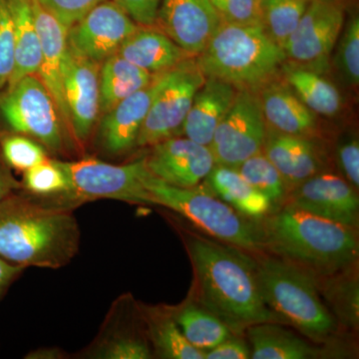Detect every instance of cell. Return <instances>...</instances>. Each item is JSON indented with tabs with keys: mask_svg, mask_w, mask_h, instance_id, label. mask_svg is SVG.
I'll return each instance as SVG.
<instances>
[{
	"mask_svg": "<svg viewBox=\"0 0 359 359\" xmlns=\"http://www.w3.org/2000/svg\"><path fill=\"white\" fill-rule=\"evenodd\" d=\"M198 302L236 335L257 323H280L264 301L257 264L233 245L187 233Z\"/></svg>",
	"mask_w": 359,
	"mask_h": 359,
	"instance_id": "6da1fadb",
	"label": "cell"
},
{
	"mask_svg": "<svg viewBox=\"0 0 359 359\" xmlns=\"http://www.w3.org/2000/svg\"><path fill=\"white\" fill-rule=\"evenodd\" d=\"M80 231L67 205L9 196L0 203V257L28 268L60 269L79 250Z\"/></svg>",
	"mask_w": 359,
	"mask_h": 359,
	"instance_id": "7a4b0ae2",
	"label": "cell"
},
{
	"mask_svg": "<svg viewBox=\"0 0 359 359\" xmlns=\"http://www.w3.org/2000/svg\"><path fill=\"white\" fill-rule=\"evenodd\" d=\"M259 231L263 245L311 273L332 276L358 259L354 229L290 204L266 219Z\"/></svg>",
	"mask_w": 359,
	"mask_h": 359,
	"instance_id": "3957f363",
	"label": "cell"
},
{
	"mask_svg": "<svg viewBox=\"0 0 359 359\" xmlns=\"http://www.w3.org/2000/svg\"><path fill=\"white\" fill-rule=\"evenodd\" d=\"M195 60L205 77L259 93L278 78L287 56L263 25L222 22Z\"/></svg>",
	"mask_w": 359,
	"mask_h": 359,
	"instance_id": "277c9868",
	"label": "cell"
},
{
	"mask_svg": "<svg viewBox=\"0 0 359 359\" xmlns=\"http://www.w3.org/2000/svg\"><path fill=\"white\" fill-rule=\"evenodd\" d=\"M257 264L264 301L280 323L294 325L313 340L334 334L337 323L321 302L313 273L280 257Z\"/></svg>",
	"mask_w": 359,
	"mask_h": 359,
	"instance_id": "5b68a950",
	"label": "cell"
},
{
	"mask_svg": "<svg viewBox=\"0 0 359 359\" xmlns=\"http://www.w3.org/2000/svg\"><path fill=\"white\" fill-rule=\"evenodd\" d=\"M143 184L153 205L173 210L219 242L249 252H259L264 247L259 229L208 189L172 186L149 170Z\"/></svg>",
	"mask_w": 359,
	"mask_h": 359,
	"instance_id": "8992f818",
	"label": "cell"
},
{
	"mask_svg": "<svg viewBox=\"0 0 359 359\" xmlns=\"http://www.w3.org/2000/svg\"><path fill=\"white\" fill-rule=\"evenodd\" d=\"M0 116L15 133L60 152L66 130L56 104L36 74L28 75L0 95Z\"/></svg>",
	"mask_w": 359,
	"mask_h": 359,
	"instance_id": "52a82bcc",
	"label": "cell"
},
{
	"mask_svg": "<svg viewBox=\"0 0 359 359\" xmlns=\"http://www.w3.org/2000/svg\"><path fill=\"white\" fill-rule=\"evenodd\" d=\"M195 57L160 73L158 88L137 139L136 146H153L181 133L194 96L205 82Z\"/></svg>",
	"mask_w": 359,
	"mask_h": 359,
	"instance_id": "ba28073f",
	"label": "cell"
},
{
	"mask_svg": "<svg viewBox=\"0 0 359 359\" xmlns=\"http://www.w3.org/2000/svg\"><path fill=\"white\" fill-rule=\"evenodd\" d=\"M70 184L74 199H111L131 204L153 205L143 178L147 173L145 159L127 165H112L87 158L76 162L56 161Z\"/></svg>",
	"mask_w": 359,
	"mask_h": 359,
	"instance_id": "9c48e42d",
	"label": "cell"
},
{
	"mask_svg": "<svg viewBox=\"0 0 359 359\" xmlns=\"http://www.w3.org/2000/svg\"><path fill=\"white\" fill-rule=\"evenodd\" d=\"M346 1L311 0L295 32L283 46L287 62L323 73L346 22Z\"/></svg>",
	"mask_w": 359,
	"mask_h": 359,
	"instance_id": "30bf717a",
	"label": "cell"
},
{
	"mask_svg": "<svg viewBox=\"0 0 359 359\" xmlns=\"http://www.w3.org/2000/svg\"><path fill=\"white\" fill-rule=\"evenodd\" d=\"M266 131L259 93L238 91L209 146L215 163L233 168L240 166L244 161L263 151Z\"/></svg>",
	"mask_w": 359,
	"mask_h": 359,
	"instance_id": "8fae6325",
	"label": "cell"
},
{
	"mask_svg": "<svg viewBox=\"0 0 359 359\" xmlns=\"http://www.w3.org/2000/svg\"><path fill=\"white\" fill-rule=\"evenodd\" d=\"M140 25L114 1L104 0L67 30L71 51L101 65Z\"/></svg>",
	"mask_w": 359,
	"mask_h": 359,
	"instance_id": "7c38bea8",
	"label": "cell"
},
{
	"mask_svg": "<svg viewBox=\"0 0 359 359\" xmlns=\"http://www.w3.org/2000/svg\"><path fill=\"white\" fill-rule=\"evenodd\" d=\"M62 74L71 134L82 144L88 139L100 113V65L67 46Z\"/></svg>",
	"mask_w": 359,
	"mask_h": 359,
	"instance_id": "4fadbf2b",
	"label": "cell"
},
{
	"mask_svg": "<svg viewBox=\"0 0 359 359\" xmlns=\"http://www.w3.org/2000/svg\"><path fill=\"white\" fill-rule=\"evenodd\" d=\"M221 23L210 0H161L155 25L189 55L196 57Z\"/></svg>",
	"mask_w": 359,
	"mask_h": 359,
	"instance_id": "5bb4252c",
	"label": "cell"
},
{
	"mask_svg": "<svg viewBox=\"0 0 359 359\" xmlns=\"http://www.w3.org/2000/svg\"><path fill=\"white\" fill-rule=\"evenodd\" d=\"M145 164L153 176L165 183L194 188L207 178L216 163L208 146L177 136L153 145Z\"/></svg>",
	"mask_w": 359,
	"mask_h": 359,
	"instance_id": "9a60e30c",
	"label": "cell"
},
{
	"mask_svg": "<svg viewBox=\"0 0 359 359\" xmlns=\"http://www.w3.org/2000/svg\"><path fill=\"white\" fill-rule=\"evenodd\" d=\"M290 205L355 230L359 222V199L355 189L332 173H320L292 189Z\"/></svg>",
	"mask_w": 359,
	"mask_h": 359,
	"instance_id": "2e32d148",
	"label": "cell"
},
{
	"mask_svg": "<svg viewBox=\"0 0 359 359\" xmlns=\"http://www.w3.org/2000/svg\"><path fill=\"white\" fill-rule=\"evenodd\" d=\"M32 1L33 18L41 43L42 60L37 76L48 90L68 134H71L69 116L63 90V65L67 51V30L39 0Z\"/></svg>",
	"mask_w": 359,
	"mask_h": 359,
	"instance_id": "e0dca14e",
	"label": "cell"
},
{
	"mask_svg": "<svg viewBox=\"0 0 359 359\" xmlns=\"http://www.w3.org/2000/svg\"><path fill=\"white\" fill-rule=\"evenodd\" d=\"M159 75L145 88L127 97L104 113L99 126V142L106 152L123 154L136 146L137 139L158 88Z\"/></svg>",
	"mask_w": 359,
	"mask_h": 359,
	"instance_id": "ac0fdd59",
	"label": "cell"
},
{
	"mask_svg": "<svg viewBox=\"0 0 359 359\" xmlns=\"http://www.w3.org/2000/svg\"><path fill=\"white\" fill-rule=\"evenodd\" d=\"M263 152L290 189L323 172L325 154L313 137L294 136L268 129Z\"/></svg>",
	"mask_w": 359,
	"mask_h": 359,
	"instance_id": "d6986e66",
	"label": "cell"
},
{
	"mask_svg": "<svg viewBox=\"0 0 359 359\" xmlns=\"http://www.w3.org/2000/svg\"><path fill=\"white\" fill-rule=\"evenodd\" d=\"M268 129L294 136L313 137L318 116L306 107L285 80L276 78L259 92Z\"/></svg>",
	"mask_w": 359,
	"mask_h": 359,
	"instance_id": "ffe728a7",
	"label": "cell"
},
{
	"mask_svg": "<svg viewBox=\"0 0 359 359\" xmlns=\"http://www.w3.org/2000/svg\"><path fill=\"white\" fill-rule=\"evenodd\" d=\"M237 93L233 85L217 78L205 77L194 96L181 134L209 147L217 127L230 110Z\"/></svg>",
	"mask_w": 359,
	"mask_h": 359,
	"instance_id": "44dd1931",
	"label": "cell"
},
{
	"mask_svg": "<svg viewBox=\"0 0 359 359\" xmlns=\"http://www.w3.org/2000/svg\"><path fill=\"white\" fill-rule=\"evenodd\" d=\"M117 54L152 74L166 72L192 57L154 25L139 26L123 42Z\"/></svg>",
	"mask_w": 359,
	"mask_h": 359,
	"instance_id": "7402d4cb",
	"label": "cell"
},
{
	"mask_svg": "<svg viewBox=\"0 0 359 359\" xmlns=\"http://www.w3.org/2000/svg\"><path fill=\"white\" fill-rule=\"evenodd\" d=\"M205 181L208 190L248 218H264L273 208L271 200L250 185L237 168L216 164Z\"/></svg>",
	"mask_w": 359,
	"mask_h": 359,
	"instance_id": "603a6c76",
	"label": "cell"
},
{
	"mask_svg": "<svg viewBox=\"0 0 359 359\" xmlns=\"http://www.w3.org/2000/svg\"><path fill=\"white\" fill-rule=\"evenodd\" d=\"M14 34V67L8 87L28 75L37 74L42 60L41 43L30 0H7Z\"/></svg>",
	"mask_w": 359,
	"mask_h": 359,
	"instance_id": "cb8c5ba5",
	"label": "cell"
},
{
	"mask_svg": "<svg viewBox=\"0 0 359 359\" xmlns=\"http://www.w3.org/2000/svg\"><path fill=\"white\" fill-rule=\"evenodd\" d=\"M283 80L314 114L334 117L342 109V96L323 73L285 62Z\"/></svg>",
	"mask_w": 359,
	"mask_h": 359,
	"instance_id": "d4e9b609",
	"label": "cell"
},
{
	"mask_svg": "<svg viewBox=\"0 0 359 359\" xmlns=\"http://www.w3.org/2000/svg\"><path fill=\"white\" fill-rule=\"evenodd\" d=\"M155 74L142 69L115 53L101 65L99 74L100 112H108L118 103L145 88Z\"/></svg>",
	"mask_w": 359,
	"mask_h": 359,
	"instance_id": "484cf974",
	"label": "cell"
},
{
	"mask_svg": "<svg viewBox=\"0 0 359 359\" xmlns=\"http://www.w3.org/2000/svg\"><path fill=\"white\" fill-rule=\"evenodd\" d=\"M245 332L252 344V359L318 358V349L276 323H257Z\"/></svg>",
	"mask_w": 359,
	"mask_h": 359,
	"instance_id": "4316f807",
	"label": "cell"
},
{
	"mask_svg": "<svg viewBox=\"0 0 359 359\" xmlns=\"http://www.w3.org/2000/svg\"><path fill=\"white\" fill-rule=\"evenodd\" d=\"M169 311L185 339L205 353L236 335L218 316L200 304L187 302L181 308Z\"/></svg>",
	"mask_w": 359,
	"mask_h": 359,
	"instance_id": "83f0119b",
	"label": "cell"
},
{
	"mask_svg": "<svg viewBox=\"0 0 359 359\" xmlns=\"http://www.w3.org/2000/svg\"><path fill=\"white\" fill-rule=\"evenodd\" d=\"M142 316L147 323L149 337L156 351L163 358L203 359L204 351L194 347L182 334L171 313L159 309H142Z\"/></svg>",
	"mask_w": 359,
	"mask_h": 359,
	"instance_id": "f1b7e54d",
	"label": "cell"
},
{
	"mask_svg": "<svg viewBox=\"0 0 359 359\" xmlns=\"http://www.w3.org/2000/svg\"><path fill=\"white\" fill-rule=\"evenodd\" d=\"M311 0H259L262 25L278 46L295 32Z\"/></svg>",
	"mask_w": 359,
	"mask_h": 359,
	"instance_id": "f546056e",
	"label": "cell"
},
{
	"mask_svg": "<svg viewBox=\"0 0 359 359\" xmlns=\"http://www.w3.org/2000/svg\"><path fill=\"white\" fill-rule=\"evenodd\" d=\"M237 170L250 185L266 196L273 205L282 202L289 192V187L282 175L263 151L244 161Z\"/></svg>",
	"mask_w": 359,
	"mask_h": 359,
	"instance_id": "4dcf8cb0",
	"label": "cell"
},
{
	"mask_svg": "<svg viewBox=\"0 0 359 359\" xmlns=\"http://www.w3.org/2000/svg\"><path fill=\"white\" fill-rule=\"evenodd\" d=\"M334 65L344 83L353 88L359 84V18L353 13L344 22L334 47Z\"/></svg>",
	"mask_w": 359,
	"mask_h": 359,
	"instance_id": "1f68e13d",
	"label": "cell"
},
{
	"mask_svg": "<svg viewBox=\"0 0 359 359\" xmlns=\"http://www.w3.org/2000/svg\"><path fill=\"white\" fill-rule=\"evenodd\" d=\"M346 271L330 278L325 287V297L340 320L349 327L358 325L359 292L355 276H349Z\"/></svg>",
	"mask_w": 359,
	"mask_h": 359,
	"instance_id": "d6a6232c",
	"label": "cell"
},
{
	"mask_svg": "<svg viewBox=\"0 0 359 359\" xmlns=\"http://www.w3.org/2000/svg\"><path fill=\"white\" fill-rule=\"evenodd\" d=\"M26 190L40 197L65 195L69 197L70 184L57 162L46 160L25 172Z\"/></svg>",
	"mask_w": 359,
	"mask_h": 359,
	"instance_id": "836d02e7",
	"label": "cell"
},
{
	"mask_svg": "<svg viewBox=\"0 0 359 359\" xmlns=\"http://www.w3.org/2000/svg\"><path fill=\"white\" fill-rule=\"evenodd\" d=\"M2 154L9 166L20 171L48 160L47 150L34 139L22 134L8 135L1 141Z\"/></svg>",
	"mask_w": 359,
	"mask_h": 359,
	"instance_id": "e575fe53",
	"label": "cell"
},
{
	"mask_svg": "<svg viewBox=\"0 0 359 359\" xmlns=\"http://www.w3.org/2000/svg\"><path fill=\"white\" fill-rule=\"evenodd\" d=\"M93 355L103 359H148L152 358V351L140 337L119 334L97 346Z\"/></svg>",
	"mask_w": 359,
	"mask_h": 359,
	"instance_id": "d590c367",
	"label": "cell"
},
{
	"mask_svg": "<svg viewBox=\"0 0 359 359\" xmlns=\"http://www.w3.org/2000/svg\"><path fill=\"white\" fill-rule=\"evenodd\" d=\"M222 22L262 25L259 0H210Z\"/></svg>",
	"mask_w": 359,
	"mask_h": 359,
	"instance_id": "8d00e7d4",
	"label": "cell"
},
{
	"mask_svg": "<svg viewBox=\"0 0 359 359\" xmlns=\"http://www.w3.org/2000/svg\"><path fill=\"white\" fill-rule=\"evenodd\" d=\"M14 67L13 20L7 0H0V89L8 83Z\"/></svg>",
	"mask_w": 359,
	"mask_h": 359,
	"instance_id": "74e56055",
	"label": "cell"
},
{
	"mask_svg": "<svg viewBox=\"0 0 359 359\" xmlns=\"http://www.w3.org/2000/svg\"><path fill=\"white\" fill-rule=\"evenodd\" d=\"M337 162L344 179L353 188L359 187V143L356 136H347L337 145Z\"/></svg>",
	"mask_w": 359,
	"mask_h": 359,
	"instance_id": "f35d334b",
	"label": "cell"
},
{
	"mask_svg": "<svg viewBox=\"0 0 359 359\" xmlns=\"http://www.w3.org/2000/svg\"><path fill=\"white\" fill-rule=\"evenodd\" d=\"M65 27L69 28L104 0H39Z\"/></svg>",
	"mask_w": 359,
	"mask_h": 359,
	"instance_id": "ab89813d",
	"label": "cell"
},
{
	"mask_svg": "<svg viewBox=\"0 0 359 359\" xmlns=\"http://www.w3.org/2000/svg\"><path fill=\"white\" fill-rule=\"evenodd\" d=\"M140 26L155 25L161 0H113Z\"/></svg>",
	"mask_w": 359,
	"mask_h": 359,
	"instance_id": "60d3db41",
	"label": "cell"
},
{
	"mask_svg": "<svg viewBox=\"0 0 359 359\" xmlns=\"http://www.w3.org/2000/svg\"><path fill=\"white\" fill-rule=\"evenodd\" d=\"M233 335L224 340L214 348L205 353L207 359H248L252 358V351L249 346L242 339Z\"/></svg>",
	"mask_w": 359,
	"mask_h": 359,
	"instance_id": "b9f144b4",
	"label": "cell"
},
{
	"mask_svg": "<svg viewBox=\"0 0 359 359\" xmlns=\"http://www.w3.org/2000/svg\"><path fill=\"white\" fill-rule=\"evenodd\" d=\"M22 266L8 263L6 259L0 257V299L8 289L13 280L22 273Z\"/></svg>",
	"mask_w": 359,
	"mask_h": 359,
	"instance_id": "7bdbcfd3",
	"label": "cell"
},
{
	"mask_svg": "<svg viewBox=\"0 0 359 359\" xmlns=\"http://www.w3.org/2000/svg\"><path fill=\"white\" fill-rule=\"evenodd\" d=\"M18 187V184L0 162V203L9 197Z\"/></svg>",
	"mask_w": 359,
	"mask_h": 359,
	"instance_id": "ee69618b",
	"label": "cell"
},
{
	"mask_svg": "<svg viewBox=\"0 0 359 359\" xmlns=\"http://www.w3.org/2000/svg\"><path fill=\"white\" fill-rule=\"evenodd\" d=\"M60 353L56 349H43V351H37L33 353L32 356H28V358H59Z\"/></svg>",
	"mask_w": 359,
	"mask_h": 359,
	"instance_id": "f6af8a7d",
	"label": "cell"
},
{
	"mask_svg": "<svg viewBox=\"0 0 359 359\" xmlns=\"http://www.w3.org/2000/svg\"><path fill=\"white\" fill-rule=\"evenodd\" d=\"M341 1H346V2H347V1H348V0H341Z\"/></svg>",
	"mask_w": 359,
	"mask_h": 359,
	"instance_id": "bcb514c9",
	"label": "cell"
}]
</instances>
